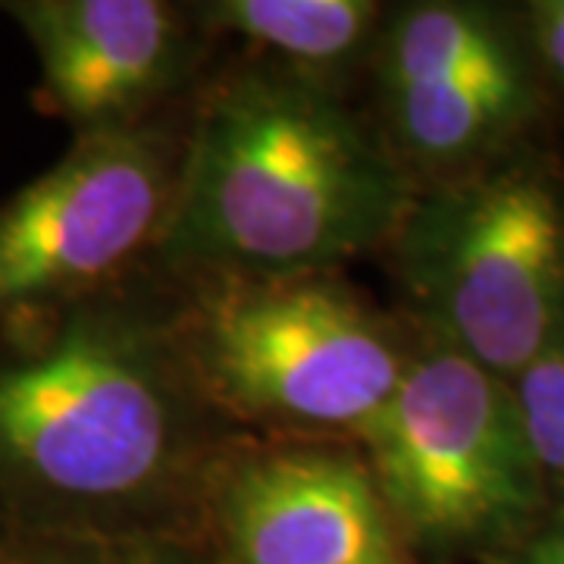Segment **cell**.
<instances>
[{
    "mask_svg": "<svg viewBox=\"0 0 564 564\" xmlns=\"http://www.w3.org/2000/svg\"><path fill=\"white\" fill-rule=\"evenodd\" d=\"M355 445L423 562H489L552 511L511 380L423 329L395 395Z\"/></svg>",
    "mask_w": 564,
    "mask_h": 564,
    "instance_id": "4",
    "label": "cell"
},
{
    "mask_svg": "<svg viewBox=\"0 0 564 564\" xmlns=\"http://www.w3.org/2000/svg\"><path fill=\"white\" fill-rule=\"evenodd\" d=\"M195 540L214 564H426L361 448L329 440H229L207 467Z\"/></svg>",
    "mask_w": 564,
    "mask_h": 564,
    "instance_id": "7",
    "label": "cell"
},
{
    "mask_svg": "<svg viewBox=\"0 0 564 564\" xmlns=\"http://www.w3.org/2000/svg\"><path fill=\"white\" fill-rule=\"evenodd\" d=\"M170 317L104 292L0 326V533H192L229 443Z\"/></svg>",
    "mask_w": 564,
    "mask_h": 564,
    "instance_id": "1",
    "label": "cell"
},
{
    "mask_svg": "<svg viewBox=\"0 0 564 564\" xmlns=\"http://www.w3.org/2000/svg\"><path fill=\"white\" fill-rule=\"evenodd\" d=\"M533 39L549 69L564 82V0H543L530 7Z\"/></svg>",
    "mask_w": 564,
    "mask_h": 564,
    "instance_id": "15",
    "label": "cell"
},
{
    "mask_svg": "<svg viewBox=\"0 0 564 564\" xmlns=\"http://www.w3.org/2000/svg\"><path fill=\"white\" fill-rule=\"evenodd\" d=\"M192 17L204 35H229L280 61L282 73L329 85L373 57L389 13L377 0H207Z\"/></svg>",
    "mask_w": 564,
    "mask_h": 564,
    "instance_id": "10",
    "label": "cell"
},
{
    "mask_svg": "<svg viewBox=\"0 0 564 564\" xmlns=\"http://www.w3.org/2000/svg\"><path fill=\"white\" fill-rule=\"evenodd\" d=\"M0 564H13V558H10V552H7L3 540H0Z\"/></svg>",
    "mask_w": 564,
    "mask_h": 564,
    "instance_id": "16",
    "label": "cell"
},
{
    "mask_svg": "<svg viewBox=\"0 0 564 564\" xmlns=\"http://www.w3.org/2000/svg\"><path fill=\"white\" fill-rule=\"evenodd\" d=\"M166 317L204 402L280 440L358 443L414 348L336 273L188 276Z\"/></svg>",
    "mask_w": 564,
    "mask_h": 564,
    "instance_id": "3",
    "label": "cell"
},
{
    "mask_svg": "<svg viewBox=\"0 0 564 564\" xmlns=\"http://www.w3.org/2000/svg\"><path fill=\"white\" fill-rule=\"evenodd\" d=\"M511 389L545 499L564 511V339L518 373Z\"/></svg>",
    "mask_w": 564,
    "mask_h": 564,
    "instance_id": "13",
    "label": "cell"
},
{
    "mask_svg": "<svg viewBox=\"0 0 564 564\" xmlns=\"http://www.w3.org/2000/svg\"><path fill=\"white\" fill-rule=\"evenodd\" d=\"M383 95L395 158L426 170H462L484 161L533 107L524 57L486 69L389 88Z\"/></svg>",
    "mask_w": 564,
    "mask_h": 564,
    "instance_id": "9",
    "label": "cell"
},
{
    "mask_svg": "<svg viewBox=\"0 0 564 564\" xmlns=\"http://www.w3.org/2000/svg\"><path fill=\"white\" fill-rule=\"evenodd\" d=\"M514 57L521 51L489 10L445 0L408 3L389 13L373 51L380 91L462 76Z\"/></svg>",
    "mask_w": 564,
    "mask_h": 564,
    "instance_id": "11",
    "label": "cell"
},
{
    "mask_svg": "<svg viewBox=\"0 0 564 564\" xmlns=\"http://www.w3.org/2000/svg\"><path fill=\"white\" fill-rule=\"evenodd\" d=\"M13 564H214L192 533L3 536Z\"/></svg>",
    "mask_w": 564,
    "mask_h": 564,
    "instance_id": "12",
    "label": "cell"
},
{
    "mask_svg": "<svg viewBox=\"0 0 564 564\" xmlns=\"http://www.w3.org/2000/svg\"><path fill=\"white\" fill-rule=\"evenodd\" d=\"M39 61L35 104L76 135L144 126L195 63L192 10L163 0H10Z\"/></svg>",
    "mask_w": 564,
    "mask_h": 564,
    "instance_id": "8",
    "label": "cell"
},
{
    "mask_svg": "<svg viewBox=\"0 0 564 564\" xmlns=\"http://www.w3.org/2000/svg\"><path fill=\"white\" fill-rule=\"evenodd\" d=\"M395 258L421 329L514 380L564 339V202L533 163L414 195Z\"/></svg>",
    "mask_w": 564,
    "mask_h": 564,
    "instance_id": "5",
    "label": "cell"
},
{
    "mask_svg": "<svg viewBox=\"0 0 564 564\" xmlns=\"http://www.w3.org/2000/svg\"><path fill=\"white\" fill-rule=\"evenodd\" d=\"M411 204L404 163L329 85L248 69L204 98L154 254L182 276L336 273Z\"/></svg>",
    "mask_w": 564,
    "mask_h": 564,
    "instance_id": "2",
    "label": "cell"
},
{
    "mask_svg": "<svg viewBox=\"0 0 564 564\" xmlns=\"http://www.w3.org/2000/svg\"><path fill=\"white\" fill-rule=\"evenodd\" d=\"M486 564H564V511L552 508L527 536Z\"/></svg>",
    "mask_w": 564,
    "mask_h": 564,
    "instance_id": "14",
    "label": "cell"
},
{
    "mask_svg": "<svg viewBox=\"0 0 564 564\" xmlns=\"http://www.w3.org/2000/svg\"><path fill=\"white\" fill-rule=\"evenodd\" d=\"M182 148L158 126L76 135L0 202V326L113 292L158 251Z\"/></svg>",
    "mask_w": 564,
    "mask_h": 564,
    "instance_id": "6",
    "label": "cell"
}]
</instances>
